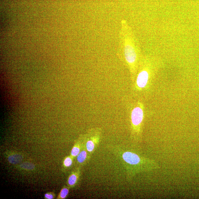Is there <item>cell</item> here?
<instances>
[{
    "instance_id": "obj_1",
    "label": "cell",
    "mask_w": 199,
    "mask_h": 199,
    "mask_svg": "<svg viewBox=\"0 0 199 199\" xmlns=\"http://www.w3.org/2000/svg\"><path fill=\"white\" fill-rule=\"evenodd\" d=\"M120 46L124 53L127 62L130 65L136 62L139 46L132 29L126 20L121 21Z\"/></svg>"
},
{
    "instance_id": "obj_2",
    "label": "cell",
    "mask_w": 199,
    "mask_h": 199,
    "mask_svg": "<svg viewBox=\"0 0 199 199\" xmlns=\"http://www.w3.org/2000/svg\"><path fill=\"white\" fill-rule=\"evenodd\" d=\"M143 116V112L141 108L137 107L134 108L131 114L132 124L135 126H138L142 122Z\"/></svg>"
},
{
    "instance_id": "obj_3",
    "label": "cell",
    "mask_w": 199,
    "mask_h": 199,
    "mask_svg": "<svg viewBox=\"0 0 199 199\" xmlns=\"http://www.w3.org/2000/svg\"><path fill=\"white\" fill-rule=\"evenodd\" d=\"M122 157L124 161L131 165H138L141 162V159L136 154L129 152H125L123 154Z\"/></svg>"
},
{
    "instance_id": "obj_4",
    "label": "cell",
    "mask_w": 199,
    "mask_h": 199,
    "mask_svg": "<svg viewBox=\"0 0 199 199\" xmlns=\"http://www.w3.org/2000/svg\"><path fill=\"white\" fill-rule=\"evenodd\" d=\"M149 74L146 71L143 70L139 73L137 77V83L140 88L144 87L148 82Z\"/></svg>"
},
{
    "instance_id": "obj_5",
    "label": "cell",
    "mask_w": 199,
    "mask_h": 199,
    "mask_svg": "<svg viewBox=\"0 0 199 199\" xmlns=\"http://www.w3.org/2000/svg\"><path fill=\"white\" fill-rule=\"evenodd\" d=\"M22 160V156L18 154L13 155L8 157V161L12 164L19 163Z\"/></svg>"
},
{
    "instance_id": "obj_6",
    "label": "cell",
    "mask_w": 199,
    "mask_h": 199,
    "mask_svg": "<svg viewBox=\"0 0 199 199\" xmlns=\"http://www.w3.org/2000/svg\"><path fill=\"white\" fill-rule=\"evenodd\" d=\"M87 157V153L85 151H83L77 155V161L79 163H82L85 161Z\"/></svg>"
},
{
    "instance_id": "obj_7",
    "label": "cell",
    "mask_w": 199,
    "mask_h": 199,
    "mask_svg": "<svg viewBox=\"0 0 199 199\" xmlns=\"http://www.w3.org/2000/svg\"><path fill=\"white\" fill-rule=\"evenodd\" d=\"M77 176L75 174H72L69 176L68 178V182L70 186L74 185L77 180Z\"/></svg>"
},
{
    "instance_id": "obj_8",
    "label": "cell",
    "mask_w": 199,
    "mask_h": 199,
    "mask_svg": "<svg viewBox=\"0 0 199 199\" xmlns=\"http://www.w3.org/2000/svg\"><path fill=\"white\" fill-rule=\"evenodd\" d=\"M69 190L67 188H63L61 190L58 197L59 199H64L68 195Z\"/></svg>"
},
{
    "instance_id": "obj_9",
    "label": "cell",
    "mask_w": 199,
    "mask_h": 199,
    "mask_svg": "<svg viewBox=\"0 0 199 199\" xmlns=\"http://www.w3.org/2000/svg\"><path fill=\"white\" fill-rule=\"evenodd\" d=\"M21 167L23 169L27 170H32L34 169V166L33 164L30 163H24L22 164Z\"/></svg>"
},
{
    "instance_id": "obj_10",
    "label": "cell",
    "mask_w": 199,
    "mask_h": 199,
    "mask_svg": "<svg viewBox=\"0 0 199 199\" xmlns=\"http://www.w3.org/2000/svg\"><path fill=\"white\" fill-rule=\"evenodd\" d=\"M72 161L71 157H67L65 159L63 162V165L65 167H69L72 165Z\"/></svg>"
},
{
    "instance_id": "obj_11",
    "label": "cell",
    "mask_w": 199,
    "mask_h": 199,
    "mask_svg": "<svg viewBox=\"0 0 199 199\" xmlns=\"http://www.w3.org/2000/svg\"><path fill=\"white\" fill-rule=\"evenodd\" d=\"M80 149L79 147L77 146L74 147L72 150L71 154L73 157H75L77 156L79 153Z\"/></svg>"
},
{
    "instance_id": "obj_12",
    "label": "cell",
    "mask_w": 199,
    "mask_h": 199,
    "mask_svg": "<svg viewBox=\"0 0 199 199\" xmlns=\"http://www.w3.org/2000/svg\"><path fill=\"white\" fill-rule=\"evenodd\" d=\"M94 146L93 142L91 141H88L87 143V150L91 152L93 150Z\"/></svg>"
},
{
    "instance_id": "obj_13",
    "label": "cell",
    "mask_w": 199,
    "mask_h": 199,
    "mask_svg": "<svg viewBox=\"0 0 199 199\" xmlns=\"http://www.w3.org/2000/svg\"><path fill=\"white\" fill-rule=\"evenodd\" d=\"M45 198L46 199H52L55 197V195L52 192H48L45 194Z\"/></svg>"
}]
</instances>
